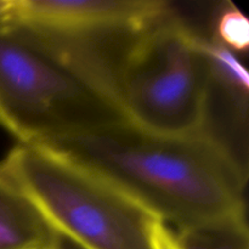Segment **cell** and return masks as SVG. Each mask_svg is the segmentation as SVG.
I'll return each mask as SVG.
<instances>
[{
    "mask_svg": "<svg viewBox=\"0 0 249 249\" xmlns=\"http://www.w3.org/2000/svg\"><path fill=\"white\" fill-rule=\"evenodd\" d=\"M45 147L101 173L173 230L246 211L247 165L208 131L160 135L121 121Z\"/></svg>",
    "mask_w": 249,
    "mask_h": 249,
    "instance_id": "1",
    "label": "cell"
},
{
    "mask_svg": "<svg viewBox=\"0 0 249 249\" xmlns=\"http://www.w3.org/2000/svg\"><path fill=\"white\" fill-rule=\"evenodd\" d=\"M170 7L163 0H16L10 19L65 40L102 44L141 31Z\"/></svg>",
    "mask_w": 249,
    "mask_h": 249,
    "instance_id": "5",
    "label": "cell"
},
{
    "mask_svg": "<svg viewBox=\"0 0 249 249\" xmlns=\"http://www.w3.org/2000/svg\"><path fill=\"white\" fill-rule=\"evenodd\" d=\"M51 230L82 249H155L158 219L112 180L45 146L17 143L0 162Z\"/></svg>",
    "mask_w": 249,
    "mask_h": 249,
    "instance_id": "4",
    "label": "cell"
},
{
    "mask_svg": "<svg viewBox=\"0 0 249 249\" xmlns=\"http://www.w3.org/2000/svg\"><path fill=\"white\" fill-rule=\"evenodd\" d=\"M153 246L155 249H179L172 230L162 221H158L153 229Z\"/></svg>",
    "mask_w": 249,
    "mask_h": 249,
    "instance_id": "10",
    "label": "cell"
},
{
    "mask_svg": "<svg viewBox=\"0 0 249 249\" xmlns=\"http://www.w3.org/2000/svg\"><path fill=\"white\" fill-rule=\"evenodd\" d=\"M170 230L179 249H249L246 211Z\"/></svg>",
    "mask_w": 249,
    "mask_h": 249,
    "instance_id": "7",
    "label": "cell"
},
{
    "mask_svg": "<svg viewBox=\"0 0 249 249\" xmlns=\"http://www.w3.org/2000/svg\"><path fill=\"white\" fill-rule=\"evenodd\" d=\"M53 249H82L78 247L77 245H74L73 242L68 241L67 238L62 237L60 235H56L55 233V240H53Z\"/></svg>",
    "mask_w": 249,
    "mask_h": 249,
    "instance_id": "12",
    "label": "cell"
},
{
    "mask_svg": "<svg viewBox=\"0 0 249 249\" xmlns=\"http://www.w3.org/2000/svg\"><path fill=\"white\" fill-rule=\"evenodd\" d=\"M203 48L211 63L214 83L232 96L248 101L249 74L240 55L211 36L204 39Z\"/></svg>",
    "mask_w": 249,
    "mask_h": 249,
    "instance_id": "8",
    "label": "cell"
},
{
    "mask_svg": "<svg viewBox=\"0 0 249 249\" xmlns=\"http://www.w3.org/2000/svg\"><path fill=\"white\" fill-rule=\"evenodd\" d=\"M206 38L174 4L130 36L112 74L113 101L128 123L168 136L206 131L214 87Z\"/></svg>",
    "mask_w": 249,
    "mask_h": 249,
    "instance_id": "3",
    "label": "cell"
},
{
    "mask_svg": "<svg viewBox=\"0 0 249 249\" xmlns=\"http://www.w3.org/2000/svg\"><path fill=\"white\" fill-rule=\"evenodd\" d=\"M16 0H0V22L10 19L14 12Z\"/></svg>",
    "mask_w": 249,
    "mask_h": 249,
    "instance_id": "11",
    "label": "cell"
},
{
    "mask_svg": "<svg viewBox=\"0 0 249 249\" xmlns=\"http://www.w3.org/2000/svg\"><path fill=\"white\" fill-rule=\"evenodd\" d=\"M125 121L99 84L43 34L0 22V126L50 146Z\"/></svg>",
    "mask_w": 249,
    "mask_h": 249,
    "instance_id": "2",
    "label": "cell"
},
{
    "mask_svg": "<svg viewBox=\"0 0 249 249\" xmlns=\"http://www.w3.org/2000/svg\"><path fill=\"white\" fill-rule=\"evenodd\" d=\"M55 232L0 167V249H50Z\"/></svg>",
    "mask_w": 249,
    "mask_h": 249,
    "instance_id": "6",
    "label": "cell"
},
{
    "mask_svg": "<svg viewBox=\"0 0 249 249\" xmlns=\"http://www.w3.org/2000/svg\"><path fill=\"white\" fill-rule=\"evenodd\" d=\"M211 38L240 55L249 46V21L232 2H224L213 19Z\"/></svg>",
    "mask_w": 249,
    "mask_h": 249,
    "instance_id": "9",
    "label": "cell"
},
{
    "mask_svg": "<svg viewBox=\"0 0 249 249\" xmlns=\"http://www.w3.org/2000/svg\"><path fill=\"white\" fill-rule=\"evenodd\" d=\"M50 249H53V247H51V248H50Z\"/></svg>",
    "mask_w": 249,
    "mask_h": 249,
    "instance_id": "13",
    "label": "cell"
}]
</instances>
